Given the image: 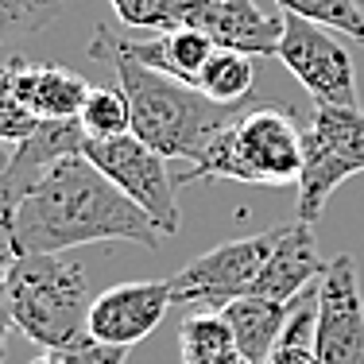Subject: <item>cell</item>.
Masks as SVG:
<instances>
[{
  "instance_id": "obj_23",
  "label": "cell",
  "mask_w": 364,
  "mask_h": 364,
  "mask_svg": "<svg viewBox=\"0 0 364 364\" xmlns=\"http://www.w3.org/2000/svg\"><path fill=\"white\" fill-rule=\"evenodd\" d=\"M120 23L147 31H171L182 23V0H109Z\"/></svg>"
},
{
  "instance_id": "obj_17",
  "label": "cell",
  "mask_w": 364,
  "mask_h": 364,
  "mask_svg": "<svg viewBox=\"0 0 364 364\" xmlns=\"http://www.w3.org/2000/svg\"><path fill=\"white\" fill-rule=\"evenodd\" d=\"M252 82H256L252 55L218 47L213 58L205 63L202 77H198V90L213 101H225V105H245V101H252Z\"/></svg>"
},
{
  "instance_id": "obj_7",
  "label": "cell",
  "mask_w": 364,
  "mask_h": 364,
  "mask_svg": "<svg viewBox=\"0 0 364 364\" xmlns=\"http://www.w3.org/2000/svg\"><path fill=\"white\" fill-rule=\"evenodd\" d=\"M85 159L112 178L136 205L159 225L163 237H175L182 213L175 198V178L167 171V155H159L155 147H147L140 136H109V140H85Z\"/></svg>"
},
{
  "instance_id": "obj_24",
  "label": "cell",
  "mask_w": 364,
  "mask_h": 364,
  "mask_svg": "<svg viewBox=\"0 0 364 364\" xmlns=\"http://www.w3.org/2000/svg\"><path fill=\"white\" fill-rule=\"evenodd\" d=\"M128 349H117V345H101L93 341L90 333L82 341L58 345V349H39V357L31 364H124Z\"/></svg>"
},
{
  "instance_id": "obj_4",
  "label": "cell",
  "mask_w": 364,
  "mask_h": 364,
  "mask_svg": "<svg viewBox=\"0 0 364 364\" xmlns=\"http://www.w3.org/2000/svg\"><path fill=\"white\" fill-rule=\"evenodd\" d=\"M12 326L39 349H58L85 337L90 322V275L63 252H28L12 259L8 279Z\"/></svg>"
},
{
  "instance_id": "obj_26",
  "label": "cell",
  "mask_w": 364,
  "mask_h": 364,
  "mask_svg": "<svg viewBox=\"0 0 364 364\" xmlns=\"http://www.w3.org/2000/svg\"><path fill=\"white\" fill-rule=\"evenodd\" d=\"M12 245L0 248V364H4V353H8V333H12V302H8V279H12Z\"/></svg>"
},
{
  "instance_id": "obj_2",
  "label": "cell",
  "mask_w": 364,
  "mask_h": 364,
  "mask_svg": "<svg viewBox=\"0 0 364 364\" xmlns=\"http://www.w3.org/2000/svg\"><path fill=\"white\" fill-rule=\"evenodd\" d=\"M90 58L109 63L117 70L120 90L128 93L132 105V136H140L147 147H155L167 159H186L194 163L202 155V147L248 105H225V101L205 97L202 90L178 82L171 74H159L151 66L136 63L132 55L117 47L109 28L93 31Z\"/></svg>"
},
{
  "instance_id": "obj_10",
  "label": "cell",
  "mask_w": 364,
  "mask_h": 364,
  "mask_svg": "<svg viewBox=\"0 0 364 364\" xmlns=\"http://www.w3.org/2000/svg\"><path fill=\"white\" fill-rule=\"evenodd\" d=\"M175 306L171 279H144V283H117V287L101 291L90 306V322L85 333L101 345H117V349H132L140 345L155 326L167 318Z\"/></svg>"
},
{
  "instance_id": "obj_15",
  "label": "cell",
  "mask_w": 364,
  "mask_h": 364,
  "mask_svg": "<svg viewBox=\"0 0 364 364\" xmlns=\"http://www.w3.org/2000/svg\"><path fill=\"white\" fill-rule=\"evenodd\" d=\"M291 310H294V302H275V299H259V294H245V299H232L221 314L229 318L232 337H237L245 360L264 364L272 357V349L279 345L283 329L291 322Z\"/></svg>"
},
{
  "instance_id": "obj_11",
  "label": "cell",
  "mask_w": 364,
  "mask_h": 364,
  "mask_svg": "<svg viewBox=\"0 0 364 364\" xmlns=\"http://www.w3.org/2000/svg\"><path fill=\"white\" fill-rule=\"evenodd\" d=\"M182 28L202 31L213 47L245 50L252 58L279 55L283 12L267 16L256 0H182Z\"/></svg>"
},
{
  "instance_id": "obj_9",
  "label": "cell",
  "mask_w": 364,
  "mask_h": 364,
  "mask_svg": "<svg viewBox=\"0 0 364 364\" xmlns=\"http://www.w3.org/2000/svg\"><path fill=\"white\" fill-rule=\"evenodd\" d=\"M314 353L322 364H364V302L349 252L329 259L318 279Z\"/></svg>"
},
{
  "instance_id": "obj_20",
  "label": "cell",
  "mask_w": 364,
  "mask_h": 364,
  "mask_svg": "<svg viewBox=\"0 0 364 364\" xmlns=\"http://www.w3.org/2000/svg\"><path fill=\"white\" fill-rule=\"evenodd\" d=\"M283 12H294L302 20L329 28L337 36H349L364 43V4L360 0H275Z\"/></svg>"
},
{
  "instance_id": "obj_1",
  "label": "cell",
  "mask_w": 364,
  "mask_h": 364,
  "mask_svg": "<svg viewBox=\"0 0 364 364\" xmlns=\"http://www.w3.org/2000/svg\"><path fill=\"white\" fill-rule=\"evenodd\" d=\"M128 245L159 248L163 232L112 178H105L85 151L63 155L23 194L12 221L16 256L28 252H70L82 245Z\"/></svg>"
},
{
  "instance_id": "obj_5",
  "label": "cell",
  "mask_w": 364,
  "mask_h": 364,
  "mask_svg": "<svg viewBox=\"0 0 364 364\" xmlns=\"http://www.w3.org/2000/svg\"><path fill=\"white\" fill-rule=\"evenodd\" d=\"M353 175H364V109L314 105V117L302 128V175L294 182L299 221L314 225L329 194Z\"/></svg>"
},
{
  "instance_id": "obj_19",
  "label": "cell",
  "mask_w": 364,
  "mask_h": 364,
  "mask_svg": "<svg viewBox=\"0 0 364 364\" xmlns=\"http://www.w3.org/2000/svg\"><path fill=\"white\" fill-rule=\"evenodd\" d=\"M85 136L90 140H109V136H124L132 132V105H128V93L120 85H90V97H85L82 112Z\"/></svg>"
},
{
  "instance_id": "obj_27",
  "label": "cell",
  "mask_w": 364,
  "mask_h": 364,
  "mask_svg": "<svg viewBox=\"0 0 364 364\" xmlns=\"http://www.w3.org/2000/svg\"><path fill=\"white\" fill-rule=\"evenodd\" d=\"M360 4H364V0H360Z\"/></svg>"
},
{
  "instance_id": "obj_14",
  "label": "cell",
  "mask_w": 364,
  "mask_h": 364,
  "mask_svg": "<svg viewBox=\"0 0 364 364\" xmlns=\"http://www.w3.org/2000/svg\"><path fill=\"white\" fill-rule=\"evenodd\" d=\"M16 82L39 120H77L90 97V82L58 63H31L16 55Z\"/></svg>"
},
{
  "instance_id": "obj_6",
  "label": "cell",
  "mask_w": 364,
  "mask_h": 364,
  "mask_svg": "<svg viewBox=\"0 0 364 364\" xmlns=\"http://www.w3.org/2000/svg\"><path fill=\"white\" fill-rule=\"evenodd\" d=\"M279 237H283V225L279 229H267V232H256V237L225 240V245L210 248V252L194 256L182 272L171 275V294H175V302L225 310L232 299L252 294L256 275L264 272V264H267V256L275 252Z\"/></svg>"
},
{
  "instance_id": "obj_3",
  "label": "cell",
  "mask_w": 364,
  "mask_h": 364,
  "mask_svg": "<svg viewBox=\"0 0 364 364\" xmlns=\"http://www.w3.org/2000/svg\"><path fill=\"white\" fill-rule=\"evenodd\" d=\"M302 175V124L287 105H245L178 175V186L232 178L252 186H294Z\"/></svg>"
},
{
  "instance_id": "obj_21",
  "label": "cell",
  "mask_w": 364,
  "mask_h": 364,
  "mask_svg": "<svg viewBox=\"0 0 364 364\" xmlns=\"http://www.w3.org/2000/svg\"><path fill=\"white\" fill-rule=\"evenodd\" d=\"M43 120L31 112V105L23 101L20 82H16V58L0 63V140L4 144H23Z\"/></svg>"
},
{
  "instance_id": "obj_22",
  "label": "cell",
  "mask_w": 364,
  "mask_h": 364,
  "mask_svg": "<svg viewBox=\"0 0 364 364\" xmlns=\"http://www.w3.org/2000/svg\"><path fill=\"white\" fill-rule=\"evenodd\" d=\"M63 4L66 0H0V47L43 31L63 12Z\"/></svg>"
},
{
  "instance_id": "obj_25",
  "label": "cell",
  "mask_w": 364,
  "mask_h": 364,
  "mask_svg": "<svg viewBox=\"0 0 364 364\" xmlns=\"http://www.w3.org/2000/svg\"><path fill=\"white\" fill-rule=\"evenodd\" d=\"M12 144L0 140V237H12V221H16V205H20V190L12 182Z\"/></svg>"
},
{
  "instance_id": "obj_12",
  "label": "cell",
  "mask_w": 364,
  "mask_h": 364,
  "mask_svg": "<svg viewBox=\"0 0 364 364\" xmlns=\"http://www.w3.org/2000/svg\"><path fill=\"white\" fill-rule=\"evenodd\" d=\"M329 259L318 256V240H314V225L306 221H291L283 225V237L275 245V252L267 256L264 272L256 275L252 294L259 299H275V302H294L306 287H314L322 279Z\"/></svg>"
},
{
  "instance_id": "obj_16",
  "label": "cell",
  "mask_w": 364,
  "mask_h": 364,
  "mask_svg": "<svg viewBox=\"0 0 364 364\" xmlns=\"http://www.w3.org/2000/svg\"><path fill=\"white\" fill-rule=\"evenodd\" d=\"M178 349H182V364H248L237 337H232L229 318L221 310L190 314L178 329Z\"/></svg>"
},
{
  "instance_id": "obj_8",
  "label": "cell",
  "mask_w": 364,
  "mask_h": 364,
  "mask_svg": "<svg viewBox=\"0 0 364 364\" xmlns=\"http://www.w3.org/2000/svg\"><path fill=\"white\" fill-rule=\"evenodd\" d=\"M275 58L314 97V105H357L360 101L357 66H353L349 50L329 36V28H318L294 12H283V39Z\"/></svg>"
},
{
  "instance_id": "obj_18",
  "label": "cell",
  "mask_w": 364,
  "mask_h": 364,
  "mask_svg": "<svg viewBox=\"0 0 364 364\" xmlns=\"http://www.w3.org/2000/svg\"><path fill=\"white\" fill-rule=\"evenodd\" d=\"M314 322H318V283L294 299L291 322L264 364H322L314 353Z\"/></svg>"
},
{
  "instance_id": "obj_13",
  "label": "cell",
  "mask_w": 364,
  "mask_h": 364,
  "mask_svg": "<svg viewBox=\"0 0 364 364\" xmlns=\"http://www.w3.org/2000/svg\"><path fill=\"white\" fill-rule=\"evenodd\" d=\"M112 39H117V47L124 50V55H132L136 63L151 66V70L159 74H171L178 77V82L194 85L198 90V77H202L205 63L213 58V39H205L202 31L194 28H171V31H159L155 39H120L117 31H112Z\"/></svg>"
}]
</instances>
